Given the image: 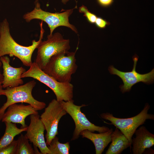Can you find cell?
<instances>
[{"mask_svg":"<svg viewBox=\"0 0 154 154\" xmlns=\"http://www.w3.org/2000/svg\"><path fill=\"white\" fill-rule=\"evenodd\" d=\"M43 22L40 23V34L39 40H33L32 44L25 46L18 44L11 36L9 24L6 19L0 23V58L6 55L14 56L20 60L25 66L30 67L32 63V56L43 38L44 31Z\"/></svg>","mask_w":154,"mask_h":154,"instance_id":"6da1fadb","label":"cell"},{"mask_svg":"<svg viewBox=\"0 0 154 154\" xmlns=\"http://www.w3.org/2000/svg\"><path fill=\"white\" fill-rule=\"evenodd\" d=\"M78 49L74 52H62L52 56L42 70L59 82H70L72 75L77 69L75 54Z\"/></svg>","mask_w":154,"mask_h":154,"instance_id":"7a4b0ae2","label":"cell"},{"mask_svg":"<svg viewBox=\"0 0 154 154\" xmlns=\"http://www.w3.org/2000/svg\"><path fill=\"white\" fill-rule=\"evenodd\" d=\"M31 77L46 85L55 94L56 100L59 102L73 100V86L70 82H61L45 73L34 62L29 68L21 75L22 78Z\"/></svg>","mask_w":154,"mask_h":154,"instance_id":"3957f363","label":"cell"},{"mask_svg":"<svg viewBox=\"0 0 154 154\" xmlns=\"http://www.w3.org/2000/svg\"><path fill=\"white\" fill-rule=\"evenodd\" d=\"M36 82L32 80L23 85L11 88L8 87L3 90V95L7 98L6 102L0 108V121L8 107L10 105L18 103H25L32 106L37 110L45 108L46 104L35 99L32 95V90Z\"/></svg>","mask_w":154,"mask_h":154,"instance_id":"277c9868","label":"cell"},{"mask_svg":"<svg viewBox=\"0 0 154 154\" xmlns=\"http://www.w3.org/2000/svg\"><path fill=\"white\" fill-rule=\"evenodd\" d=\"M34 9L30 12L25 13L23 18L27 22H29L34 19L40 20L44 21L48 25L50 29V34L51 36L57 27L64 26L71 29L76 33L77 30L75 27L70 24L69 17L72 13V9H69L60 13H52L42 10L40 7V4L38 0L35 2Z\"/></svg>","mask_w":154,"mask_h":154,"instance_id":"5b68a950","label":"cell"},{"mask_svg":"<svg viewBox=\"0 0 154 154\" xmlns=\"http://www.w3.org/2000/svg\"><path fill=\"white\" fill-rule=\"evenodd\" d=\"M150 108V106L147 103L139 114L128 118L116 117L108 112L102 113L100 116L102 118L111 122L110 123L108 124L113 125L118 129L127 137L131 145L132 137L137 128L144 124L147 119L154 120V115L148 113Z\"/></svg>","mask_w":154,"mask_h":154,"instance_id":"8992f818","label":"cell"},{"mask_svg":"<svg viewBox=\"0 0 154 154\" xmlns=\"http://www.w3.org/2000/svg\"><path fill=\"white\" fill-rule=\"evenodd\" d=\"M37 48L35 62L43 70L51 57L60 52L68 51L70 48V41L57 32L51 36L48 35L47 39L42 41Z\"/></svg>","mask_w":154,"mask_h":154,"instance_id":"52a82bcc","label":"cell"},{"mask_svg":"<svg viewBox=\"0 0 154 154\" xmlns=\"http://www.w3.org/2000/svg\"><path fill=\"white\" fill-rule=\"evenodd\" d=\"M73 100L68 101H62L60 102L63 108L72 117L74 122L75 128L71 141L78 139L81 131L88 130L94 132L104 133L108 131L110 128L105 126L96 125L91 123L86 118L85 114L81 111V108L87 105L82 104L76 105L74 104Z\"/></svg>","mask_w":154,"mask_h":154,"instance_id":"ba28073f","label":"cell"},{"mask_svg":"<svg viewBox=\"0 0 154 154\" xmlns=\"http://www.w3.org/2000/svg\"><path fill=\"white\" fill-rule=\"evenodd\" d=\"M67 112L60 102L54 99L45 108L40 118L46 131V143L47 146L58 134V127L59 122L62 117Z\"/></svg>","mask_w":154,"mask_h":154,"instance_id":"9c48e42d","label":"cell"},{"mask_svg":"<svg viewBox=\"0 0 154 154\" xmlns=\"http://www.w3.org/2000/svg\"><path fill=\"white\" fill-rule=\"evenodd\" d=\"M132 58L134 63L133 69L131 71H121L115 68L113 65L110 66L108 68L111 74L117 75L122 80L123 84L120 85L119 88L122 93L130 91L132 87L138 82H142L147 84H150L154 82V68L148 73L140 74L136 70L139 57L135 54Z\"/></svg>","mask_w":154,"mask_h":154,"instance_id":"30bf717a","label":"cell"},{"mask_svg":"<svg viewBox=\"0 0 154 154\" xmlns=\"http://www.w3.org/2000/svg\"><path fill=\"white\" fill-rule=\"evenodd\" d=\"M30 124L25 136L34 146L39 149L41 154H50L44 139L45 127L38 114L30 115Z\"/></svg>","mask_w":154,"mask_h":154,"instance_id":"8fae6325","label":"cell"},{"mask_svg":"<svg viewBox=\"0 0 154 154\" xmlns=\"http://www.w3.org/2000/svg\"><path fill=\"white\" fill-rule=\"evenodd\" d=\"M4 113L1 120L2 122H9L21 125V128L28 126L25 123L26 118L32 114H38L30 105L12 104L9 106Z\"/></svg>","mask_w":154,"mask_h":154,"instance_id":"7c38bea8","label":"cell"},{"mask_svg":"<svg viewBox=\"0 0 154 154\" xmlns=\"http://www.w3.org/2000/svg\"><path fill=\"white\" fill-rule=\"evenodd\" d=\"M3 68V77L2 84L3 88L8 87L13 88L22 85L23 81L21 75L26 71L22 67L15 68L10 64L9 57L3 56L0 58Z\"/></svg>","mask_w":154,"mask_h":154,"instance_id":"4fadbf2b","label":"cell"},{"mask_svg":"<svg viewBox=\"0 0 154 154\" xmlns=\"http://www.w3.org/2000/svg\"><path fill=\"white\" fill-rule=\"evenodd\" d=\"M135 137L132 139V151L133 154H142L145 149L154 145V135L142 126L136 129L134 133Z\"/></svg>","mask_w":154,"mask_h":154,"instance_id":"5bb4252c","label":"cell"},{"mask_svg":"<svg viewBox=\"0 0 154 154\" xmlns=\"http://www.w3.org/2000/svg\"><path fill=\"white\" fill-rule=\"evenodd\" d=\"M113 131L111 128L106 132L96 133L88 130L81 131L80 135L91 140L94 144L96 154H101L105 148L111 141V136Z\"/></svg>","mask_w":154,"mask_h":154,"instance_id":"9a60e30c","label":"cell"},{"mask_svg":"<svg viewBox=\"0 0 154 154\" xmlns=\"http://www.w3.org/2000/svg\"><path fill=\"white\" fill-rule=\"evenodd\" d=\"M111 142L106 154H121L131 145L127 137L117 128L112 133Z\"/></svg>","mask_w":154,"mask_h":154,"instance_id":"2e32d148","label":"cell"},{"mask_svg":"<svg viewBox=\"0 0 154 154\" xmlns=\"http://www.w3.org/2000/svg\"><path fill=\"white\" fill-rule=\"evenodd\" d=\"M4 123L5 129L4 135L0 139V150L10 143L15 136L26 131L27 127L19 128L17 127L16 123L9 122Z\"/></svg>","mask_w":154,"mask_h":154,"instance_id":"e0dca14e","label":"cell"},{"mask_svg":"<svg viewBox=\"0 0 154 154\" xmlns=\"http://www.w3.org/2000/svg\"><path fill=\"white\" fill-rule=\"evenodd\" d=\"M50 154H69L70 148L69 142L63 143L59 141L58 138L56 136L47 146Z\"/></svg>","mask_w":154,"mask_h":154,"instance_id":"ac0fdd59","label":"cell"},{"mask_svg":"<svg viewBox=\"0 0 154 154\" xmlns=\"http://www.w3.org/2000/svg\"><path fill=\"white\" fill-rule=\"evenodd\" d=\"M17 141L16 154H34L36 152L25 135L21 134Z\"/></svg>","mask_w":154,"mask_h":154,"instance_id":"d6986e66","label":"cell"},{"mask_svg":"<svg viewBox=\"0 0 154 154\" xmlns=\"http://www.w3.org/2000/svg\"><path fill=\"white\" fill-rule=\"evenodd\" d=\"M79 11L80 13H83L88 21L91 24L94 23L97 17L95 14L90 12L87 8L82 5L79 8Z\"/></svg>","mask_w":154,"mask_h":154,"instance_id":"ffe728a7","label":"cell"},{"mask_svg":"<svg viewBox=\"0 0 154 154\" xmlns=\"http://www.w3.org/2000/svg\"><path fill=\"white\" fill-rule=\"evenodd\" d=\"M17 141L13 140L9 144L0 150V154H16Z\"/></svg>","mask_w":154,"mask_h":154,"instance_id":"44dd1931","label":"cell"},{"mask_svg":"<svg viewBox=\"0 0 154 154\" xmlns=\"http://www.w3.org/2000/svg\"><path fill=\"white\" fill-rule=\"evenodd\" d=\"M94 23L97 27L101 29L105 28L110 24L109 22L100 17H97Z\"/></svg>","mask_w":154,"mask_h":154,"instance_id":"7402d4cb","label":"cell"},{"mask_svg":"<svg viewBox=\"0 0 154 154\" xmlns=\"http://www.w3.org/2000/svg\"><path fill=\"white\" fill-rule=\"evenodd\" d=\"M114 0H97L99 4L101 6L107 7H110L113 3Z\"/></svg>","mask_w":154,"mask_h":154,"instance_id":"603a6c76","label":"cell"},{"mask_svg":"<svg viewBox=\"0 0 154 154\" xmlns=\"http://www.w3.org/2000/svg\"><path fill=\"white\" fill-rule=\"evenodd\" d=\"M2 66V63L0 60V83H1L3 80V74L1 73V68Z\"/></svg>","mask_w":154,"mask_h":154,"instance_id":"cb8c5ba5","label":"cell"},{"mask_svg":"<svg viewBox=\"0 0 154 154\" xmlns=\"http://www.w3.org/2000/svg\"><path fill=\"white\" fill-rule=\"evenodd\" d=\"M3 87L1 83H0V96L3 95Z\"/></svg>","mask_w":154,"mask_h":154,"instance_id":"d4e9b609","label":"cell"},{"mask_svg":"<svg viewBox=\"0 0 154 154\" xmlns=\"http://www.w3.org/2000/svg\"><path fill=\"white\" fill-rule=\"evenodd\" d=\"M68 1L69 0H61L62 3L64 4H66Z\"/></svg>","mask_w":154,"mask_h":154,"instance_id":"484cf974","label":"cell"}]
</instances>
